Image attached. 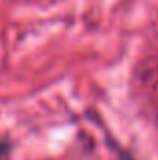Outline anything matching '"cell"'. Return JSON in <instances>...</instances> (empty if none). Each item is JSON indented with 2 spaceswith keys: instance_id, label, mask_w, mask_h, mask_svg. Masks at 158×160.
Wrapping results in <instances>:
<instances>
[{
  "instance_id": "cell-1",
  "label": "cell",
  "mask_w": 158,
  "mask_h": 160,
  "mask_svg": "<svg viewBox=\"0 0 158 160\" xmlns=\"http://www.w3.org/2000/svg\"><path fill=\"white\" fill-rule=\"evenodd\" d=\"M9 149H11V145L7 143V142H4V140H0V158H4L7 153H9Z\"/></svg>"
}]
</instances>
